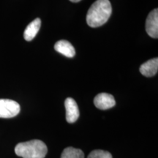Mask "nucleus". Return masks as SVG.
Segmentation results:
<instances>
[{
    "mask_svg": "<svg viewBox=\"0 0 158 158\" xmlns=\"http://www.w3.org/2000/svg\"><path fill=\"white\" fill-rule=\"evenodd\" d=\"M66 108V120L69 123H74L79 117L80 113L76 100L71 98H68L64 102Z\"/></svg>",
    "mask_w": 158,
    "mask_h": 158,
    "instance_id": "obj_6",
    "label": "nucleus"
},
{
    "mask_svg": "<svg viewBox=\"0 0 158 158\" xmlns=\"http://www.w3.org/2000/svg\"><path fill=\"white\" fill-rule=\"evenodd\" d=\"M41 26V20L37 18L32 21L27 26L26 28L24 33H23V37L27 41H31L35 38L37 33L40 30Z\"/></svg>",
    "mask_w": 158,
    "mask_h": 158,
    "instance_id": "obj_9",
    "label": "nucleus"
},
{
    "mask_svg": "<svg viewBox=\"0 0 158 158\" xmlns=\"http://www.w3.org/2000/svg\"><path fill=\"white\" fill-rule=\"evenodd\" d=\"M70 2H75V3H76V2H80V1H81V0H70Z\"/></svg>",
    "mask_w": 158,
    "mask_h": 158,
    "instance_id": "obj_12",
    "label": "nucleus"
},
{
    "mask_svg": "<svg viewBox=\"0 0 158 158\" xmlns=\"http://www.w3.org/2000/svg\"><path fill=\"white\" fill-rule=\"evenodd\" d=\"M94 104L100 110H107L115 106L116 101L114 96L108 93H100L94 99Z\"/></svg>",
    "mask_w": 158,
    "mask_h": 158,
    "instance_id": "obj_5",
    "label": "nucleus"
},
{
    "mask_svg": "<svg viewBox=\"0 0 158 158\" xmlns=\"http://www.w3.org/2000/svg\"><path fill=\"white\" fill-rule=\"evenodd\" d=\"M87 158H112L111 154L103 150H94L91 152Z\"/></svg>",
    "mask_w": 158,
    "mask_h": 158,
    "instance_id": "obj_11",
    "label": "nucleus"
},
{
    "mask_svg": "<svg viewBox=\"0 0 158 158\" xmlns=\"http://www.w3.org/2000/svg\"><path fill=\"white\" fill-rule=\"evenodd\" d=\"M20 110V105L17 102L9 99H0V118L15 117L19 114Z\"/></svg>",
    "mask_w": 158,
    "mask_h": 158,
    "instance_id": "obj_3",
    "label": "nucleus"
},
{
    "mask_svg": "<svg viewBox=\"0 0 158 158\" xmlns=\"http://www.w3.org/2000/svg\"><path fill=\"white\" fill-rule=\"evenodd\" d=\"M54 49L57 52L60 53V54L67 57H69V58H72L76 54V51H75L73 45L70 42L64 40H59L55 43Z\"/></svg>",
    "mask_w": 158,
    "mask_h": 158,
    "instance_id": "obj_7",
    "label": "nucleus"
},
{
    "mask_svg": "<svg viewBox=\"0 0 158 158\" xmlns=\"http://www.w3.org/2000/svg\"><path fill=\"white\" fill-rule=\"evenodd\" d=\"M140 73L146 77L154 76L158 70V59L154 58L147 61L140 67Z\"/></svg>",
    "mask_w": 158,
    "mask_h": 158,
    "instance_id": "obj_8",
    "label": "nucleus"
},
{
    "mask_svg": "<svg viewBox=\"0 0 158 158\" xmlns=\"http://www.w3.org/2000/svg\"><path fill=\"white\" fill-rule=\"evenodd\" d=\"M112 13L109 0H97L89 9L86 22L90 27L96 28L106 23Z\"/></svg>",
    "mask_w": 158,
    "mask_h": 158,
    "instance_id": "obj_1",
    "label": "nucleus"
},
{
    "mask_svg": "<svg viewBox=\"0 0 158 158\" xmlns=\"http://www.w3.org/2000/svg\"><path fill=\"white\" fill-rule=\"evenodd\" d=\"M15 152L23 158H44L48 152V148L44 142L35 139L18 143Z\"/></svg>",
    "mask_w": 158,
    "mask_h": 158,
    "instance_id": "obj_2",
    "label": "nucleus"
},
{
    "mask_svg": "<svg viewBox=\"0 0 158 158\" xmlns=\"http://www.w3.org/2000/svg\"><path fill=\"white\" fill-rule=\"evenodd\" d=\"M146 31L152 38L158 37V10L154 9L148 15L146 21Z\"/></svg>",
    "mask_w": 158,
    "mask_h": 158,
    "instance_id": "obj_4",
    "label": "nucleus"
},
{
    "mask_svg": "<svg viewBox=\"0 0 158 158\" xmlns=\"http://www.w3.org/2000/svg\"><path fill=\"white\" fill-rule=\"evenodd\" d=\"M61 158H84V154L79 149L68 147L62 152Z\"/></svg>",
    "mask_w": 158,
    "mask_h": 158,
    "instance_id": "obj_10",
    "label": "nucleus"
}]
</instances>
